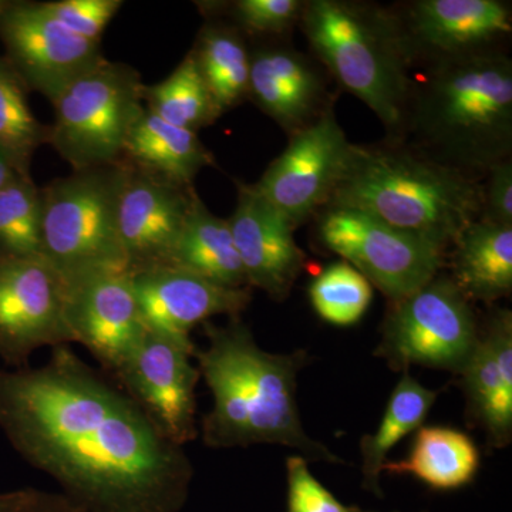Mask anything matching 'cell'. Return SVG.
Instances as JSON below:
<instances>
[{
	"instance_id": "obj_1",
	"label": "cell",
	"mask_w": 512,
	"mask_h": 512,
	"mask_svg": "<svg viewBox=\"0 0 512 512\" xmlns=\"http://www.w3.org/2000/svg\"><path fill=\"white\" fill-rule=\"evenodd\" d=\"M0 430L93 512H180L190 493L184 447L69 345L43 366L0 370Z\"/></svg>"
},
{
	"instance_id": "obj_2",
	"label": "cell",
	"mask_w": 512,
	"mask_h": 512,
	"mask_svg": "<svg viewBox=\"0 0 512 512\" xmlns=\"http://www.w3.org/2000/svg\"><path fill=\"white\" fill-rule=\"evenodd\" d=\"M419 70L397 144L477 180L511 158L512 60L503 47Z\"/></svg>"
},
{
	"instance_id": "obj_3",
	"label": "cell",
	"mask_w": 512,
	"mask_h": 512,
	"mask_svg": "<svg viewBox=\"0 0 512 512\" xmlns=\"http://www.w3.org/2000/svg\"><path fill=\"white\" fill-rule=\"evenodd\" d=\"M208 345L195 349L198 370L211 390L212 410L202 419V440L211 448L278 444L326 463L339 458L303 430L296 403V376L302 352L278 355L259 348L239 319L227 325L205 322Z\"/></svg>"
},
{
	"instance_id": "obj_4",
	"label": "cell",
	"mask_w": 512,
	"mask_h": 512,
	"mask_svg": "<svg viewBox=\"0 0 512 512\" xmlns=\"http://www.w3.org/2000/svg\"><path fill=\"white\" fill-rule=\"evenodd\" d=\"M328 207L365 212L447 252L480 218L483 184L403 144H352Z\"/></svg>"
},
{
	"instance_id": "obj_5",
	"label": "cell",
	"mask_w": 512,
	"mask_h": 512,
	"mask_svg": "<svg viewBox=\"0 0 512 512\" xmlns=\"http://www.w3.org/2000/svg\"><path fill=\"white\" fill-rule=\"evenodd\" d=\"M299 25L312 52L339 86L376 114L390 143H400L414 70L392 8L350 0H308Z\"/></svg>"
},
{
	"instance_id": "obj_6",
	"label": "cell",
	"mask_w": 512,
	"mask_h": 512,
	"mask_svg": "<svg viewBox=\"0 0 512 512\" xmlns=\"http://www.w3.org/2000/svg\"><path fill=\"white\" fill-rule=\"evenodd\" d=\"M127 163L73 170L42 188V258L73 284L97 272L127 269L117 208Z\"/></svg>"
},
{
	"instance_id": "obj_7",
	"label": "cell",
	"mask_w": 512,
	"mask_h": 512,
	"mask_svg": "<svg viewBox=\"0 0 512 512\" xmlns=\"http://www.w3.org/2000/svg\"><path fill=\"white\" fill-rule=\"evenodd\" d=\"M144 86L134 67L104 60L53 101L50 146L73 170L119 163L128 133L146 109Z\"/></svg>"
},
{
	"instance_id": "obj_8",
	"label": "cell",
	"mask_w": 512,
	"mask_h": 512,
	"mask_svg": "<svg viewBox=\"0 0 512 512\" xmlns=\"http://www.w3.org/2000/svg\"><path fill=\"white\" fill-rule=\"evenodd\" d=\"M478 335L470 301L453 279L437 275L392 303L377 353L396 369L417 365L461 373Z\"/></svg>"
},
{
	"instance_id": "obj_9",
	"label": "cell",
	"mask_w": 512,
	"mask_h": 512,
	"mask_svg": "<svg viewBox=\"0 0 512 512\" xmlns=\"http://www.w3.org/2000/svg\"><path fill=\"white\" fill-rule=\"evenodd\" d=\"M323 247L345 259L390 301L399 302L439 275L447 252L350 208L319 212Z\"/></svg>"
},
{
	"instance_id": "obj_10",
	"label": "cell",
	"mask_w": 512,
	"mask_h": 512,
	"mask_svg": "<svg viewBox=\"0 0 512 512\" xmlns=\"http://www.w3.org/2000/svg\"><path fill=\"white\" fill-rule=\"evenodd\" d=\"M0 42L29 92L50 103L84 73L106 60L101 43L74 35L45 2L0 0Z\"/></svg>"
},
{
	"instance_id": "obj_11",
	"label": "cell",
	"mask_w": 512,
	"mask_h": 512,
	"mask_svg": "<svg viewBox=\"0 0 512 512\" xmlns=\"http://www.w3.org/2000/svg\"><path fill=\"white\" fill-rule=\"evenodd\" d=\"M350 147L335 113V101L298 133L254 184L255 190L293 228L328 205L348 161Z\"/></svg>"
},
{
	"instance_id": "obj_12",
	"label": "cell",
	"mask_w": 512,
	"mask_h": 512,
	"mask_svg": "<svg viewBox=\"0 0 512 512\" xmlns=\"http://www.w3.org/2000/svg\"><path fill=\"white\" fill-rule=\"evenodd\" d=\"M70 343L63 276L42 256L0 259V359L23 369L36 350Z\"/></svg>"
},
{
	"instance_id": "obj_13",
	"label": "cell",
	"mask_w": 512,
	"mask_h": 512,
	"mask_svg": "<svg viewBox=\"0 0 512 512\" xmlns=\"http://www.w3.org/2000/svg\"><path fill=\"white\" fill-rule=\"evenodd\" d=\"M392 12L414 72L498 49L512 32L510 3L501 0H416Z\"/></svg>"
},
{
	"instance_id": "obj_14",
	"label": "cell",
	"mask_w": 512,
	"mask_h": 512,
	"mask_svg": "<svg viewBox=\"0 0 512 512\" xmlns=\"http://www.w3.org/2000/svg\"><path fill=\"white\" fill-rule=\"evenodd\" d=\"M195 349L146 330L113 375L157 429L180 447L198 437L195 389L201 375L191 362Z\"/></svg>"
},
{
	"instance_id": "obj_15",
	"label": "cell",
	"mask_w": 512,
	"mask_h": 512,
	"mask_svg": "<svg viewBox=\"0 0 512 512\" xmlns=\"http://www.w3.org/2000/svg\"><path fill=\"white\" fill-rule=\"evenodd\" d=\"M67 323L73 343L114 375L147 330L131 272H97L67 285Z\"/></svg>"
},
{
	"instance_id": "obj_16",
	"label": "cell",
	"mask_w": 512,
	"mask_h": 512,
	"mask_svg": "<svg viewBox=\"0 0 512 512\" xmlns=\"http://www.w3.org/2000/svg\"><path fill=\"white\" fill-rule=\"evenodd\" d=\"M195 195L194 185L173 183L127 163L117 228L128 272L167 264Z\"/></svg>"
},
{
	"instance_id": "obj_17",
	"label": "cell",
	"mask_w": 512,
	"mask_h": 512,
	"mask_svg": "<svg viewBox=\"0 0 512 512\" xmlns=\"http://www.w3.org/2000/svg\"><path fill=\"white\" fill-rule=\"evenodd\" d=\"M131 275L148 332L185 346H195V326L218 315L239 316L252 301L249 288H225L175 266H154Z\"/></svg>"
},
{
	"instance_id": "obj_18",
	"label": "cell",
	"mask_w": 512,
	"mask_h": 512,
	"mask_svg": "<svg viewBox=\"0 0 512 512\" xmlns=\"http://www.w3.org/2000/svg\"><path fill=\"white\" fill-rule=\"evenodd\" d=\"M237 188V207L228 224L248 286L282 301L305 268V252L296 244L295 228L254 184L237 181Z\"/></svg>"
},
{
	"instance_id": "obj_19",
	"label": "cell",
	"mask_w": 512,
	"mask_h": 512,
	"mask_svg": "<svg viewBox=\"0 0 512 512\" xmlns=\"http://www.w3.org/2000/svg\"><path fill=\"white\" fill-rule=\"evenodd\" d=\"M326 97L325 76L311 57L284 46L251 52L248 99L286 133L292 136L318 119L335 101Z\"/></svg>"
},
{
	"instance_id": "obj_20",
	"label": "cell",
	"mask_w": 512,
	"mask_h": 512,
	"mask_svg": "<svg viewBox=\"0 0 512 512\" xmlns=\"http://www.w3.org/2000/svg\"><path fill=\"white\" fill-rule=\"evenodd\" d=\"M471 412L494 446H505L512 433V316L495 311L463 369Z\"/></svg>"
},
{
	"instance_id": "obj_21",
	"label": "cell",
	"mask_w": 512,
	"mask_h": 512,
	"mask_svg": "<svg viewBox=\"0 0 512 512\" xmlns=\"http://www.w3.org/2000/svg\"><path fill=\"white\" fill-rule=\"evenodd\" d=\"M123 160L187 187L204 168L215 164L214 156L197 133L175 127L147 109L128 133Z\"/></svg>"
},
{
	"instance_id": "obj_22",
	"label": "cell",
	"mask_w": 512,
	"mask_h": 512,
	"mask_svg": "<svg viewBox=\"0 0 512 512\" xmlns=\"http://www.w3.org/2000/svg\"><path fill=\"white\" fill-rule=\"evenodd\" d=\"M453 281L468 301L494 302L512 289V225L471 222L453 245Z\"/></svg>"
},
{
	"instance_id": "obj_23",
	"label": "cell",
	"mask_w": 512,
	"mask_h": 512,
	"mask_svg": "<svg viewBox=\"0 0 512 512\" xmlns=\"http://www.w3.org/2000/svg\"><path fill=\"white\" fill-rule=\"evenodd\" d=\"M165 265L225 288H249L228 220L212 214L198 194Z\"/></svg>"
},
{
	"instance_id": "obj_24",
	"label": "cell",
	"mask_w": 512,
	"mask_h": 512,
	"mask_svg": "<svg viewBox=\"0 0 512 512\" xmlns=\"http://www.w3.org/2000/svg\"><path fill=\"white\" fill-rule=\"evenodd\" d=\"M480 457L474 441L450 427H423L417 433L409 456L384 463L383 470L412 474L430 487L450 490L470 483Z\"/></svg>"
},
{
	"instance_id": "obj_25",
	"label": "cell",
	"mask_w": 512,
	"mask_h": 512,
	"mask_svg": "<svg viewBox=\"0 0 512 512\" xmlns=\"http://www.w3.org/2000/svg\"><path fill=\"white\" fill-rule=\"evenodd\" d=\"M190 53L221 114L248 99L251 52L237 28L207 23Z\"/></svg>"
},
{
	"instance_id": "obj_26",
	"label": "cell",
	"mask_w": 512,
	"mask_h": 512,
	"mask_svg": "<svg viewBox=\"0 0 512 512\" xmlns=\"http://www.w3.org/2000/svg\"><path fill=\"white\" fill-rule=\"evenodd\" d=\"M437 396L439 393L404 373L390 396L376 433L363 437L360 443L366 485L377 488L387 454L400 440L420 429Z\"/></svg>"
},
{
	"instance_id": "obj_27",
	"label": "cell",
	"mask_w": 512,
	"mask_h": 512,
	"mask_svg": "<svg viewBox=\"0 0 512 512\" xmlns=\"http://www.w3.org/2000/svg\"><path fill=\"white\" fill-rule=\"evenodd\" d=\"M143 100L150 113L194 133L222 116L190 52L163 82L144 86Z\"/></svg>"
},
{
	"instance_id": "obj_28",
	"label": "cell",
	"mask_w": 512,
	"mask_h": 512,
	"mask_svg": "<svg viewBox=\"0 0 512 512\" xmlns=\"http://www.w3.org/2000/svg\"><path fill=\"white\" fill-rule=\"evenodd\" d=\"M29 93L19 74L0 56V150L25 177H32V158L49 144L50 137V126L40 123L30 109Z\"/></svg>"
},
{
	"instance_id": "obj_29",
	"label": "cell",
	"mask_w": 512,
	"mask_h": 512,
	"mask_svg": "<svg viewBox=\"0 0 512 512\" xmlns=\"http://www.w3.org/2000/svg\"><path fill=\"white\" fill-rule=\"evenodd\" d=\"M42 188L18 177L0 190V259L42 256Z\"/></svg>"
},
{
	"instance_id": "obj_30",
	"label": "cell",
	"mask_w": 512,
	"mask_h": 512,
	"mask_svg": "<svg viewBox=\"0 0 512 512\" xmlns=\"http://www.w3.org/2000/svg\"><path fill=\"white\" fill-rule=\"evenodd\" d=\"M313 309L336 326L355 325L372 303L373 286L348 262L326 266L309 288Z\"/></svg>"
},
{
	"instance_id": "obj_31",
	"label": "cell",
	"mask_w": 512,
	"mask_h": 512,
	"mask_svg": "<svg viewBox=\"0 0 512 512\" xmlns=\"http://www.w3.org/2000/svg\"><path fill=\"white\" fill-rule=\"evenodd\" d=\"M301 0H235L200 3L208 15L228 16L241 33L252 36H281L301 20Z\"/></svg>"
},
{
	"instance_id": "obj_32",
	"label": "cell",
	"mask_w": 512,
	"mask_h": 512,
	"mask_svg": "<svg viewBox=\"0 0 512 512\" xmlns=\"http://www.w3.org/2000/svg\"><path fill=\"white\" fill-rule=\"evenodd\" d=\"M46 9L74 35L101 43L104 30L120 12L121 0H57L45 2Z\"/></svg>"
},
{
	"instance_id": "obj_33",
	"label": "cell",
	"mask_w": 512,
	"mask_h": 512,
	"mask_svg": "<svg viewBox=\"0 0 512 512\" xmlns=\"http://www.w3.org/2000/svg\"><path fill=\"white\" fill-rule=\"evenodd\" d=\"M286 467H288L289 512H352L343 507L312 476L305 458L289 457Z\"/></svg>"
},
{
	"instance_id": "obj_34",
	"label": "cell",
	"mask_w": 512,
	"mask_h": 512,
	"mask_svg": "<svg viewBox=\"0 0 512 512\" xmlns=\"http://www.w3.org/2000/svg\"><path fill=\"white\" fill-rule=\"evenodd\" d=\"M483 185V210L480 220L512 225V160L500 161L488 170Z\"/></svg>"
},
{
	"instance_id": "obj_35",
	"label": "cell",
	"mask_w": 512,
	"mask_h": 512,
	"mask_svg": "<svg viewBox=\"0 0 512 512\" xmlns=\"http://www.w3.org/2000/svg\"><path fill=\"white\" fill-rule=\"evenodd\" d=\"M16 512H93L63 493L29 488L25 503Z\"/></svg>"
},
{
	"instance_id": "obj_36",
	"label": "cell",
	"mask_w": 512,
	"mask_h": 512,
	"mask_svg": "<svg viewBox=\"0 0 512 512\" xmlns=\"http://www.w3.org/2000/svg\"><path fill=\"white\" fill-rule=\"evenodd\" d=\"M29 488L0 493V512H16L25 503Z\"/></svg>"
},
{
	"instance_id": "obj_37",
	"label": "cell",
	"mask_w": 512,
	"mask_h": 512,
	"mask_svg": "<svg viewBox=\"0 0 512 512\" xmlns=\"http://www.w3.org/2000/svg\"><path fill=\"white\" fill-rule=\"evenodd\" d=\"M18 177H25V175L20 174L9 157L0 150V190Z\"/></svg>"
}]
</instances>
